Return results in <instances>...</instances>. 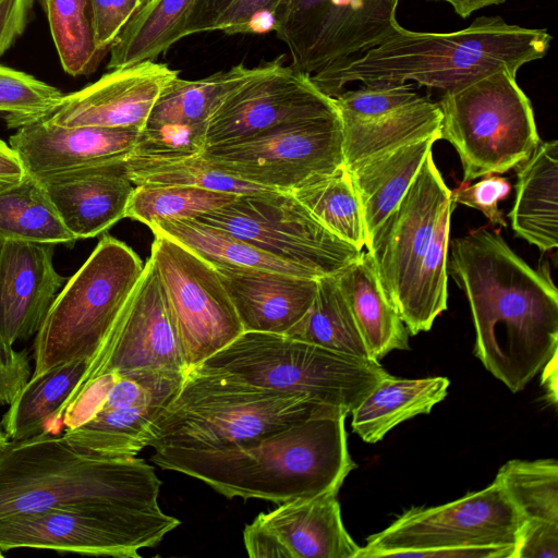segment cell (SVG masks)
I'll list each match as a JSON object with an SVG mask.
<instances>
[{
  "label": "cell",
  "mask_w": 558,
  "mask_h": 558,
  "mask_svg": "<svg viewBox=\"0 0 558 558\" xmlns=\"http://www.w3.org/2000/svg\"><path fill=\"white\" fill-rule=\"evenodd\" d=\"M449 269L475 328L474 354L512 392L558 351V291L497 231L482 228L451 243Z\"/></svg>",
  "instance_id": "obj_1"
},
{
  "label": "cell",
  "mask_w": 558,
  "mask_h": 558,
  "mask_svg": "<svg viewBox=\"0 0 558 558\" xmlns=\"http://www.w3.org/2000/svg\"><path fill=\"white\" fill-rule=\"evenodd\" d=\"M347 413L308 417L287 428L213 450L156 449L151 461L194 477L227 498L283 504L339 492L356 468Z\"/></svg>",
  "instance_id": "obj_2"
},
{
  "label": "cell",
  "mask_w": 558,
  "mask_h": 558,
  "mask_svg": "<svg viewBox=\"0 0 558 558\" xmlns=\"http://www.w3.org/2000/svg\"><path fill=\"white\" fill-rule=\"evenodd\" d=\"M553 36L545 28L478 16L465 28L415 32L400 24L378 45L312 75L330 97L352 83H416L445 92L460 88L496 70L519 71L544 58Z\"/></svg>",
  "instance_id": "obj_3"
},
{
  "label": "cell",
  "mask_w": 558,
  "mask_h": 558,
  "mask_svg": "<svg viewBox=\"0 0 558 558\" xmlns=\"http://www.w3.org/2000/svg\"><path fill=\"white\" fill-rule=\"evenodd\" d=\"M160 487L144 459L86 453L51 430L9 440L0 454V520L82 504L159 509Z\"/></svg>",
  "instance_id": "obj_4"
},
{
  "label": "cell",
  "mask_w": 558,
  "mask_h": 558,
  "mask_svg": "<svg viewBox=\"0 0 558 558\" xmlns=\"http://www.w3.org/2000/svg\"><path fill=\"white\" fill-rule=\"evenodd\" d=\"M348 412L313 398L190 369L148 429L147 447L213 450L287 428L308 417Z\"/></svg>",
  "instance_id": "obj_5"
},
{
  "label": "cell",
  "mask_w": 558,
  "mask_h": 558,
  "mask_svg": "<svg viewBox=\"0 0 558 558\" xmlns=\"http://www.w3.org/2000/svg\"><path fill=\"white\" fill-rule=\"evenodd\" d=\"M305 395L348 413L389 373L375 360L339 354L287 335L244 331L191 368Z\"/></svg>",
  "instance_id": "obj_6"
},
{
  "label": "cell",
  "mask_w": 558,
  "mask_h": 558,
  "mask_svg": "<svg viewBox=\"0 0 558 558\" xmlns=\"http://www.w3.org/2000/svg\"><path fill=\"white\" fill-rule=\"evenodd\" d=\"M143 270V262L129 245L105 234L63 284L35 335L32 375L74 360L90 361Z\"/></svg>",
  "instance_id": "obj_7"
},
{
  "label": "cell",
  "mask_w": 558,
  "mask_h": 558,
  "mask_svg": "<svg viewBox=\"0 0 558 558\" xmlns=\"http://www.w3.org/2000/svg\"><path fill=\"white\" fill-rule=\"evenodd\" d=\"M440 140L457 150L462 183L499 174L521 165L539 144L531 100L517 82V72L496 70L437 101Z\"/></svg>",
  "instance_id": "obj_8"
},
{
  "label": "cell",
  "mask_w": 558,
  "mask_h": 558,
  "mask_svg": "<svg viewBox=\"0 0 558 558\" xmlns=\"http://www.w3.org/2000/svg\"><path fill=\"white\" fill-rule=\"evenodd\" d=\"M181 524L161 508L82 504L14 514L0 520V550L49 549L116 558H140Z\"/></svg>",
  "instance_id": "obj_9"
},
{
  "label": "cell",
  "mask_w": 558,
  "mask_h": 558,
  "mask_svg": "<svg viewBox=\"0 0 558 558\" xmlns=\"http://www.w3.org/2000/svg\"><path fill=\"white\" fill-rule=\"evenodd\" d=\"M198 156L238 180L291 192L344 165L340 114L337 110L242 141L206 146Z\"/></svg>",
  "instance_id": "obj_10"
},
{
  "label": "cell",
  "mask_w": 558,
  "mask_h": 558,
  "mask_svg": "<svg viewBox=\"0 0 558 558\" xmlns=\"http://www.w3.org/2000/svg\"><path fill=\"white\" fill-rule=\"evenodd\" d=\"M193 219L223 229L317 278L336 275L362 252L329 231L291 192L240 194Z\"/></svg>",
  "instance_id": "obj_11"
},
{
  "label": "cell",
  "mask_w": 558,
  "mask_h": 558,
  "mask_svg": "<svg viewBox=\"0 0 558 558\" xmlns=\"http://www.w3.org/2000/svg\"><path fill=\"white\" fill-rule=\"evenodd\" d=\"M522 519L494 482L436 507H413L367 537L356 558H420L429 550L466 546H514Z\"/></svg>",
  "instance_id": "obj_12"
},
{
  "label": "cell",
  "mask_w": 558,
  "mask_h": 558,
  "mask_svg": "<svg viewBox=\"0 0 558 558\" xmlns=\"http://www.w3.org/2000/svg\"><path fill=\"white\" fill-rule=\"evenodd\" d=\"M399 0H282L270 31L308 75L378 45L399 25Z\"/></svg>",
  "instance_id": "obj_13"
},
{
  "label": "cell",
  "mask_w": 558,
  "mask_h": 558,
  "mask_svg": "<svg viewBox=\"0 0 558 558\" xmlns=\"http://www.w3.org/2000/svg\"><path fill=\"white\" fill-rule=\"evenodd\" d=\"M154 235L149 258L191 369L244 330L216 268L184 245L162 234Z\"/></svg>",
  "instance_id": "obj_14"
},
{
  "label": "cell",
  "mask_w": 558,
  "mask_h": 558,
  "mask_svg": "<svg viewBox=\"0 0 558 558\" xmlns=\"http://www.w3.org/2000/svg\"><path fill=\"white\" fill-rule=\"evenodd\" d=\"M140 369L190 371L158 271L150 258L69 402L102 376Z\"/></svg>",
  "instance_id": "obj_15"
},
{
  "label": "cell",
  "mask_w": 558,
  "mask_h": 558,
  "mask_svg": "<svg viewBox=\"0 0 558 558\" xmlns=\"http://www.w3.org/2000/svg\"><path fill=\"white\" fill-rule=\"evenodd\" d=\"M283 60L264 63L256 76L222 100L206 123V146L242 141L338 110L333 97L322 92L311 75Z\"/></svg>",
  "instance_id": "obj_16"
},
{
  "label": "cell",
  "mask_w": 558,
  "mask_h": 558,
  "mask_svg": "<svg viewBox=\"0 0 558 558\" xmlns=\"http://www.w3.org/2000/svg\"><path fill=\"white\" fill-rule=\"evenodd\" d=\"M340 114L347 168L407 142L439 134L438 102L412 83H364L335 97Z\"/></svg>",
  "instance_id": "obj_17"
},
{
  "label": "cell",
  "mask_w": 558,
  "mask_h": 558,
  "mask_svg": "<svg viewBox=\"0 0 558 558\" xmlns=\"http://www.w3.org/2000/svg\"><path fill=\"white\" fill-rule=\"evenodd\" d=\"M451 198L429 151L408 191L368 238L365 246L399 315L429 246L438 215Z\"/></svg>",
  "instance_id": "obj_18"
},
{
  "label": "cell",
  "mask_w": 558,
  "mask_h": 558,
  "mask_svg": "<svg viewBox=\"0 0 558 558\" xmlns=\"http://www.w3.org/2000/svg\"><path fill=\"white\" fill-rule=\"evenodd\" d=\"M338 492L280 504L243 530L251 558H356L359 546L345 530Z\"/></svg>",
  "instance_id": "obj_19"
},
{
  "label": "cell",
  "mask_w": 558,
  "mask_h": 558,
  "mask_svg": "<svg viewBox=\"0 0 558 558\" xmlns=\"http://www.w3.org/2000/svg\"><path fill=\"white\" fill-rule=\"evenodd\" d=\"M180 72L145 61L111 70L81 90L64 95L45 118L59 126L136 128L142 130L165 86Z\"/></svg>",
  "instance_id": "obj_20"
},
{
  "label": "cell",
  "mask_w": 558,
  "mask_h": 558,
  "mask_svg": "<svg viewBox=\"0 0 558 558\" xmlns=\"http://www.w3.org/2000/svg\"><path fill=\"white\" fill-rule=\"evenodd\" d=\"M140 132L136 128L59 126L41 119L17 129L9 145L25 173L40 177L125 161Z\"/></svg>",
  "instance_id": "obj_21"
},
{
  "label": "cell",
  "mask_w": 558,
  "mask_h": 558,
  "mask_svg": "<svg viewBox=\"0 0 558 558\" xmlns=\"http://www.w3.org/2000/svg\"><path fill=\"white\" fill-rule=\"evenodd\" d=\"M54 245L0 244V341L13 348L39 330L66 279L53 265Z\"/></svg>",
  "instance_id": "obj_22"
},
{
  "label": "cell",
  "mask_w": 558,
  "mask_h": 558,
  "mask_svg": "<svg viewBox=\"0 0 558 558\" xmlns=\"http://www.w3.org/2000/svg\"><path fill=\"white\" fill-rule=\"evenodd\" d=\"M125 161L35 177L77 240L97 236L125 218L135 189Z\"/></svg>",
  "instance_id": "obj_23"
},
{
  "label": "cell",
  "mask_w": 558,
  "mask_h": 558,
  "mask_svg": "<svg viewBox=\"0 0 558 558\" xmlns=\"http://www.w3.org/2000/svg\"><path fill=\"white\" fill-rule=\"evenodd\" d=\"M244 331L286 335L310 310L317 279L250 267H215Z\"/></svg>",
  "instance_id": "obj_24"
},
{
  "label": "cell",
  "mask_w": 558,
  "mask_h": 558,
  "mask_svg": "<svg viewBox=\"0 0 558 558\" xmlns=\"http://www.w3.org/2000/svg\"><path fill=\"white\" fill-rule=\"evenodd\" d=\"M439 135L416 138L347 168L357 194L366 242L398 205Z\"/></svg>",
  "instance_id": "obj_25"
},
{
  "label": "cell",
  "mask_w": 558,
  "mask_h": 558,
  "mask_svg": "<svg viewBox=\"0 0 558 558\" xmlns=\"http://www.w3.org/2000/svg\"><path fill=\"white\" fill-rule=\"evenodd\" d=\"M335 277L373 360L379 362L393 350H409L408 328L384 291L367 251Z\"/></svg>",
  "instance_id": "obj_26"
},
{
  "label": "cell",
  "mask_w": 558,
  "mask_h": 558,
  "mask_svg": "<svg viewBox=\"0 0 558 558\" xmlns=\"http://www.w3.org/2000/svg\"><path fill=\"white\" fill-rule=\"evenodd\" d=\"M558 142L539 143L521 163L509 213L513 231L543 252L558 246Z\"/></svg>",
  "instance_id": "obj_27"
},
{
  "label": "cell",
  "mask_w": 558,
  "mask_h": 558,
  "mask_svg": "<svg viewBox=\"0 0 558 558\" xmlns=\"http://www.w3.org/2000/svg\"><path fill=\"white\" fill-rule=\"evenodd\" d=\"M447 377L421 379L384 377L350 412L352 430L365 442L375 444L399 425L428 414L447 396Z\"/></svg>",
  "instance_id": "obj_28"
},
{
  "label": "cell",
  "mask_w": 558,
  "mask_h": 558,
  "mask_svg": "<svg viewBox=\"0 0 558 558\" xmlns=\"http://www.w3.org/2000/svg\"><path fill=\"white\" fill-rule=\"evenodd\" d=\"M175 393L98 412L65 428L62 436L74 448L86 453L110 459L134 458L147 447L149 427Z\"/></svg>",
  "instance_id": "obj_29"
},
{
  "label": "cell",
  "mask_w": 558,
  "mask_h": 558,
  "mask_svg": "<svg viewBox=\"0 0 558 558\" xmlns=\"http://www.w3.org/2000/svg\"><path fill=\"white\" fill-rule=\"evenodd\" d=\"M89 360H74L32 375L4 413L1 426L9 440H21L63 417L66 404L84 376Z\"/></svg>",
  "instance_id": "obj_30"
},
{
  "label": "cell",
  "mask_w": 558,
  "mask_h": 558,
  "mask_svg": "<svg viewBox=\"0 0 558 558\" xmlns=\"http://www.w3.org/2000/svg\"><path fill=\"white\" fill-rule=\"evenodd\" d=\"M262 69L263 64L255 68L238 64L194 81L177 76L161 90L143 129L169 124L206 126L222 100Z\"/></svg>",
  "instance_id": "obj_31"
},
{
  "label": "cell",
  "mask_w": 558,
  "mask_h": 558,
  "mask_svg": "<svg viewBox=\"0 0 558 558\" xmlns=\"http://www.w3.org/2000/svg\"><path fill=\"white\" fill-rule=\"evenodd\" d=\"M194 252L214 267H250L315 278L311 271L281 260L223 229L192 218L163 220L149 226Z\"/></svg>",
  "instance_id": "obj_32"
},
{
  "label": "cell",
  "mask_w": 558,
  "mask_h": 558,
  "mask_svg": "<svg viewBox=\"0 0 558 558\" xmlns=\"http://www.w3.org/2000/svg\"><path fill=\"white\" fill-rule=\"evenodd\" d=\"M194 0H149L125 24L111 45L108 70L156 61L183 38Z\"/></svg>",
  "instance_id": "obj_33"
},
{
  "label": "cell",
  "mask_w": 558,
  "mask_h": 558,
  "mask_svg": "<svg viewBox=\"0 0 558 558\" xmlns=\"http://www.w3.org/2000/svg\"><path fill=\"white\" fill-rule=\"evenodd\" d=\"M76 241L37 178L25 174L0 190V244L28 242L71 247Z\"/></svg>",
  "instance_id": "obj_34"
},
{
  "label": "cell",
  "mask_w": 558,
  "mask_h": 558,
  "mask_svg": "<svg viewBox=\"0 0 558 558\" xmlns=\"http://www.w3.org/2000/svg\"><path fill=\"white\" fill-rule=\"evenodd\" d=\"M286 335L339 354L373 360L335 275L317 279L310 310Z\"/></svg>",
  "instance_id": "obj_35"
},
{
  "label": "cell",
  "mask_w": 558,
  "mask_h": 558,
  "mask_svg": "<svg viewBox=\"0 0 558 558\" xmlns=\"http://www.w3.org/2000/svg\"><path fill=\"white\" fill-rule=\"evenodd\" d=\"M291 193L329 231L361 250L366 232L360 201L343 165L335 172L314 179Z\"/></svg>",
  "instance_id": "obj_36"
},
{
  "label": "cell",
  "mask_w": 558,
  "mask_h": 558,
  "mask_svg": "<svg viewBox=\"0 0 558 558\" xmlns=\"http://www.w3.org/2000/svg\"><path fill=\"white\" fill-rule=\"evenodd\" d=\"M47 15L63 70L72 76L88 75L107 52L94 38L90 0H37Z\"/></svg>",
  "instance_id": "obj_37"
},
{
  "label": "cell",
  "mask_w": 558,
  "mask_h": 558,
  "mask_svg": "<svg viewBox=\"0 0 558 558\" xmlns=\"http://www.w3.org/2000/svg\"><path fill=\"white\" fill-rule=\"evenodd\" d=\"M495 481L523 522H558V463L555 459L509 460Z\"/></svg>",
  "instance_id": "obj_38"
},
{
  "label": "cell",
  "mask_w": 558,
  "mask_h": 558,
  "mask_svg": "<svg viewBox=\"0 0 558 558\" xmlns=\"http://www.w3.org/2000/svg\"><path fill=\"white\" fill-rule=\"evenodd\" d=\"M125 173L135 186H191L239 195L269 191L219 172L199 156L157 159L131 155Z\"/></svg>",
  "instance_id": "obj_39"
},
{
  "label": "cell",
  "mask_w": 558,
  "mask_h": 558,
  "mask_svg": "<svg viewBox=\"0 0 558 558\" xmlns=\"http://www.w3.org/2000/svg\"><path fill=\"white\" fill-rule=\"evenodd\" d=\"M239 194L191 186H135L125 217L150 226L196 218L233 202Z\"/></svg>",
  "instance_id": "obj_40"
},
{
  "label": "cell",
  "mask_w": 558,
  "mask_h": 558,
  "mask_svg": "<svg viewBox=\"0 0 558 558\" xmlns=\"http://www.w3.org/2000/svg\"><path fill=\"white\" fill-rule=\"evenodd\" d=\"M63 93L27 73L0 65V114L10 129L47 118Z\"/></svg>",
  "instance_id": "obj_41"
},
{
  "label": "cell",
  "mask_w": 558,
  "mask_h": 558,
  "mask_svg": "<svg viewBox=\"0 0 558 558\" xmlns=\"http://www.w3.org/2000/svg\"><path fill=\"white\" fill-rule=\"evenodd\" d=\"M205 133V125L142 129L132 155L157 159L198 156L206 147Z\"/></svg>",
  "instance_id": "obj_42"
},
{
  "label": "cell",
  "mask_w": 558,
  "mask_h": 558,
  "mask_svg": "<svg viewBox=\"0 0 558 558\" xmlns=\"http://www.w3.org/2000/svg\"><path fill=\"white\" fill-rule=\"evenodd\" d=\"M510 190L507 179L488 174L474 184L461 182L460 186L451 191V198L454 205L461 204L480 210L492 225L506 227L507 222L498 203L509 195Z\"/></svg>",
  "instance_id": "obj_43"
},
{
  "label": "cell",
  "mask_w": 558,
  "mask_h": 558,
  "mask_svg": "<svg viewBox=\"0 0 558 558\" xmlns=\"http://www.w3.org/2000/svg\"><path fill=\"white\" fill-rule=\"evenodd\" d=\"M94 38L97 48L108 52L143 0H90Z\"/></svg>",
  "instance_id": "obj_44"
},
{
  "label": "cell",
  "mask_w": 558,
  "mask_h": 558,
  "mask_svg": "<svg viewBox=\"0 0 558 558\" xmlns=\"http://www.w3.org/2000/svg\"><path fill=\"white\" fill-rule=\"evenodd\" d=\"M513 558H558V522H523Z\"/></svg>",
  "instance_id": "obj_45"
},
{
  "label": "cell",
  "mask_w": 558,
  "mask_h": 558,
  "mask_svg": "<svg viewBox=\"0 0 558 558\" xmlns=\"http://www.w3.org/2000/svg\"><path fill=\"white\" fill-rule=\"evenodd\" d=\"M31 376L28 353L15 351L0 341V405H10Z\"/></svg>",
  "instance_id": "obj_46"
},
{
  "label": "cell",
  "mask_w": 558,
  "mask_h": 558,
  "mask_svg": "<svg viewBox=\"0 0 558 558\" xmlns=\"http://www.w3.org/2000/svg\"><path fill=\"white\" fill-rule=\"evenodd\" d=\"M282 0H239L220 23L218 31L228 35L260 32L262 17L272 13Z\"/></svg>",
  "instance_id": "obj_47"
},
{
  "label": "cell",
  "mask_w": 558,
  "mask_h": 558,
  "mask_svg": "<svg viewBox=\"0 0 558 558\" xmlns=\"http://www.w3.org/2000/svg\"><path fill=\"white\" fill-rule=\"evenodd\" d=\"M239 0H194L186 16L182 36L218 31Z\"/></svg>",
  "instance_id": "obj_48"
},
{
  "label": "cell",
  "mask_w": 558,
  "mask_h": 558,
  "mask_svg": "<svg viewBox=\"0 0 558 558\" xmlns=\"http://www.w3.org/2000/svg\"><path fill=\"white\" fill-rule=\"evenodd\" d=\"M34 0H0V56L22 35Z\"/></svg>",
  "instance_id": "obj_49"
},
{
  "label": "cell",
  "mask_w": 558,
  "mask_h": 558,
  "mask_svg": "<svg viewBox=\"0 0 558 558\" xmlns=\"http://www.w3.org/2000/svg\"><path fill=\"white\" fill-rule=\"evenodd\" d=\"M25 174L14 150L0 138V190L19 182Z\"/></svg>",
  "instance_id": "obj_50"
},
{
  "label": "cell",
  "mask_w": 558,
  "mask_h": 558,
  "mask_svg": "<svg viewBox=\"0 0 558 558\" xmlns=\"http://www.w3.org/2000/svg\"><path fill=\"white\" fill-rule=\"evenodd\" d=\"M542 371V386L545 390L546 399L549 403L557 404V353H555L543 366Z\"/></svg>",
  "instance_id": "obj_51"
},
{
  "label": "cell",
  "mask_w": 558,
  "mask_h": 558,
  "mask_svg": "<svg viewBox=\"0 0 558 558\" xmlns=\"http://www.w3.org/2000/svg\"><path fill=\"white\" fill-rule=\"evenodd\" d=\"M448 3L461 17L466 19L474 12L490 5H497L507 0H429Z\"/></svg>",
  "instance_id": "obj_52"
},
{
  "label": "cell",
  "mask_w": 558,
  "mask_h": 558,
  "mask_svg": "<svg viewBox=\"0 0 558 558\" xmlns=\"http://www.w3.org/2000/svg\"><path fill=\"white\" fill-rule=\"evenodd\" d=\"M8 441H9V439H8L7 435L4 434L2 426L0 424V454L4 450L5 446L8 445Z\"/></svg>",
  "instance_id": "obj_53"
},
{
  "label": "cell",
  "mask_w": 558,
  "mask_h": 558,
  "mask_svg": "<svg viewBox=\"0 0 558 558\" xmlns=\"http://www.w3.org/2000/svg\"><path fill=\"white\" fill-rule=\"evenodd\" d=\"M148 1H149V0H143L144 4H145L146 2H148Z\"/></svg>",
  "instance_id": "obj_54"
},
{
  "label": "cell",
  "mask_w": 558,
  "mask_h": 558,
  "mask_svg": "<svg viewBox=\"0 0 558 558\" xmlns=\"http://www.w3.org/2000/svg\"><path fill=\"white\" fill-rule=\"evenodd\" d=\"M0 556H2V553H1V550H0Z\"/></svg>",
  "instance_id": "obj_55"
}]
</instances>
